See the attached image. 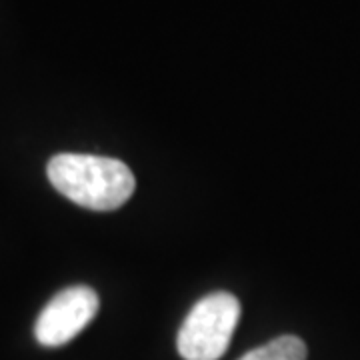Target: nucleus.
I'll return each instance as SVG.
<instances>
[{
    "label": "nucleus",
    "instance_id": "f03ea898",
    "mask_svg": "<svg viewBox=\"0 0 360 360\" xmlns=\"http://www.w3.org/2000/svg\"><path fill=\"white\" fill-rule=\"evenodd\" d=\"M240 321V302L231 292H212L198 300L179 330L176 347L184 360H219Z\"/></svg>",
    "mask_w": 360,
    "mask_h": 360
},
{
    "label": "nucleus",
    "instance_id": "f257e3e1",
    "mask_svg": "<svg viewBox=\"0 0 360 360\" xmlns=\"http://www.w3.org/2000/svg\"><path fill=\"white\" fill-rule=\"evenodd\" d=\"M46 174L58 193L90 210H116L129 200L136 180L124 162L96 155L52 156Z\"/></svg>",
    "mask_w": 360,
    "mask_h": 360
},
{
    "label": "nucleus",
    "instance_id": "7ed1b4c3",
    "mask_svg": "<svg viewBox=\"0 0 360 360\" xmlns=\"http://www.w3.org/2000/svg\"><path fill=\"white\" fill-rule=\"evenodd\" d=\"M98 307V295L90 286H70L60 290L37 319V340L42 347H63L86 328L96 316Z\"/></svg>",
    "mask_w": 360,
    "mask_h": 360
},
{
    "label": "nucleus",
    "instance_id": "20e7f679",
    "mask_svg": "<svg viewBox=\"0 0 360 360\" xmlns=\"http://www.w3.org/2000/svg\"><path fill=\"white\" fill-rule=\"evenodd\" d=\"M240 360H307V345L298 336H278L246 352Z\"/></svg>",
    "mask_w": 360,
    "mask_h": 360
}]
</instances>
